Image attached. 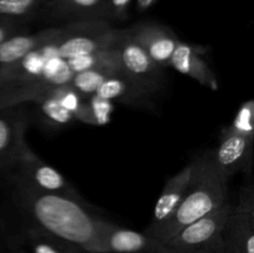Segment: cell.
Instances as JSON below:
<instances>
[{
	"label": "cell",
	"instance_id": "7c38bea8",
	"mask_svg": "<svg viewBox=\"0 0 254 253\" xmlns=\"http://www.w3.org/2000/svg\"><path fill=\"white\" fill-rule=\"evenodd\" d=\"M17 107L0 109V171L11 170L20 140L26 136L27 117Z\"/></svg>",
	"mask_w": 254,
	"mask_h": 253
},
{
	"label": "cell",
	"instance_id": "ac0fdd59",
	"mask_svg": "<svg viewBox=\"0 0 254 253\" xmlns=\"http://www.w3.org/2000/svg\"><path fill=\"white\" fill-rule=\"evenodd\" d=\"M112 76V73L101 71V69H87V71L76 73L69 81V86L78 92L82 97L88 99L96 93L102 83Z\"/></svg>",
	"mask_w": 254,
	"mask_h": 253
},
{
	"label": "cell",
	"instance_id": "d6986e66",
	"mask_svg": "<svg viewBox=\"0 0 254 253\" xmlns=\"http://www.w3.org/2000/svg\"><path fill=\"white\" fill-rule=\"evenodd\" d=\"M254 102L253 99L241 104L240 109L236 113L230 128L237 133L254 139Z\"/></svg>",
	"mask_w": 254,
	"mask_h": 253
},
{
	"label": "cell",
	"instance_id": "e0dca14e",
	"mask_svg": "<svg viewBox=\"0 0 254 253\" xmlns=\"http://www.w3.org/2000/svg\"><path fill=\"white\" fill-rule=\"evenodd\" d=\"M26 241L31 253H83L78 248L57 240L36 227L27 228Z\"/></svg>",
	"mask_w": 254,
	"mask_h": 253
},
{
	"label": "cell",
	"instance_id": "5b68a950",
	"mask_svg": "<svg viewBox=\"0 0 254 253\" xmlns=\"http://www.w3.org/2000/svg\"><path fill=\"white\" fill-rule=\"evenodd\" d=\"M11 175L17 176L34 188L46 192L57 193L87 203L76 188L55 168L44 163L26 143V136L20 140L12 165Z\"/></svg>",
	"mask_w": 254,
	"mask_h": 253
},
{
	"label": "cell",
	"instance_id": "603a6c76",
	"mask_svg": "<svg viewBox=\"0 0 254 253\" xmlns=\"http://www.w3.org/2000/svg\"><path fill=\"white\" fill-rule=\"evenodd\" d=\"M25 26H26V24H20V22L0 20V44L4 42L5 40L9 39V37L19 34V32L27 31V29Z\"/></svg>",
	"mask_w": 254,
	"mask_h": 253
},
{
	"label": "cell",
	"instance_id": "52a82bcc",
	"mask_svg": "<svg viewBox=\"0 0 254 253\" xmlns=\"http://www.w3.org/2000/svg\"><path fill=\"white\" fill-rule=\"evenodd\" d=\"M254 139L237 133L230 126H223L220 133V144L212 150V159L218 173L228 179L243 171L252 174Z\"/></svg>",
	"mask_w": 254,
	"mask_h": 253
},
{
	"label": "cell",
	"instance_id": "3957f363",
	"mask_svg": "<svg viewBox=\"0 0 254 253\" xmlns=\"http://www.w3.org/2000/svg\"><path fill=\"white\" fill-rule=\"evenodd\" d=\"M232 207V203L226 201L179 231L164 245L175 253H223V231Z\"/></svg>",
	"mask_w": 254,
	"mask_h": 253
},
{
	"label": "cell",
	"instance_id": "ba28073f",
	"mask_svg": "<svg viewBox=\"0 0 254 253\" xmlns=\"http://www.w3.org/2000/svg\"><path fill=\"white\" fill-rule=\"evenodd\" d=\"M99 243L101 253H174L146 233L123 228L104 218Z\"/></svg>",
	"mask_w": 254,
	"mask_h": 253
},
{
	"label": "cell",
	"instance_id": "8992f818",
	"mask_svg": "<svg viewBox=\"0 0 254 253\" xmlns=\"http://www.w3.org/2000/svg\"><path fill=\"white\" fill-rule=\"evenodd\" d=\"M223 253H254L253 184L241 188L223 231Z\"/></svg>",
	"mask_w": 254,
	"mask_h": 253
},
{
	"label": "cell",
	"instance_id": "7a4b0ae2",
	"mask_svg": "<svg viewBox=\"0 0 254 253\" xmlns=\"http://www.w3.org/2000/svg\"><path fill=\"white\" fill-rule=\"evenodd\" d=\"M192 164V175L188 191L175 213L166 222L155 227H146L144 231V233L161 243L228 201V180L216 169L212 150L203 151L195 156Z\"/></svg>",
	"mask_w": 254,
	"mask_h": 253
},
{
	"label": "cell",
	"instance_id": "4fadbf2b",
	"mask_svg": "<svg viewBox=\"0 0 254 253\" xmlns=\"http://www.w3.org/2000/svg\"><path fill=\"white\" fill-rule=\"evenodd\" d=\"M193 164L189 163L183 170L179 171L175 175L170 176L164 185L163 191L159 196L153 211V218L148 227H155L166 222L171 216L175 213L180 203L188 191L190 184L191 175H192Z\"/></svg>",
	"mask_w": 254,
	"mask_h": 253
},
{
	"label": "cell",
	"instance_id": "9a60e30c",
	"mask_svg": "<svg viewBox=\"0 0 254 253\" xmlns=\"http://www.w3.org/2000/svg\"><path fill=\"white\" fill-rule=\"evenodd\" d=\"M96 96L101 98L117 101L121 103L128 104L131 107H151L150 97L148 92L139 88L136 84L129 81L123 74H112L96 91Z\"/></svg>",
	"mask_w": 254,
	"mask_h": 253
},
{
	"label": "cell",
	"instance_id": "2e32d148",
	"mask_svg": "<svg viewBox=\"0 0 254 253\" xmlns=\"http://www.w3.org/2000/svg\"><path fill=\"white\" fill-rule=\"evenodd\" d=\"M46 0H0V20L27 24L41 19Z\"/></svg>",
	"mask_w": 254,
	"mask_h": 253
},
{
	"label": "cell",
	"instance_id": "9c48e42d",
	"mask_svg": "<svg viewBox=\"0 0 254 253\" xmlns=\"http://www.w3.org/2000/svg\"><path fill=\"white\" fill-rule=\"evenodd\" d=\"M129 29L149 57L163 69L169 68L171 55L180 41L175 32L153 21H141Z\"/></svg>",
	"mask_w": 254,
	"mask_h": 253
},
{
	"label": "cell",
	"instance_id": "ffe728a7",
	"mask_svg": "<svg viewBox=\"0 0 254 253\" xmlns=\"http://www.w3.org/2000/svg\"><path fill=\"white\" fill-rule=\"evenodd\" d=\"M37 104L45 118L51 122L54 126H67L74 119L73 116L68 111H66L55 97L45 99Z\"/></svg>",
	"mask_w": 254,
	"mask_h": 253
},
{
	"label": "cell",
	"instance_id": "d4e9b609",
	"mask_svg": "<svg viewBox=\"0 0 254 253\" xmlns=\"http://www.w3.org/2000/svg\"><path fill=\"white\" fill-rule=\"evenodd\" d=\"M174 253H175V252H174Z\"/></svg>",
	"mask_w": 254,
	"mask_h": 253
},
{
	"label": "cell",
	"instance_id": "6da1fadb",
	"mask_svg": "<svg viewBox=\"0 0 254 253\" xmlns=\"http://www.w3.org/2000/svg\"><path fill=\"white\" fill-rule=\"evenodd\" d=\"M14 198L36 227L83 253H101L103 218L92 215L88 205L67 196L46 192L10 174Z\"/></svg>",
	"mask_w": 254,
	"mask_h": 253
},
{
	"label": "cell",
	"instance_id": "8fae6325",
	"mask_svg": "<svg viewBox=\"0 0 254 253\" xmlns=\"http://www.w3.org/2000/svg\"><path fill=\"white\" fill-rule=\"evenodd\" d=\"M41 19L60 21L109 22L107 0H46Z\"/></svg>",
	"mask_w": 254,
	"mask_h": 253
},
{
	"label": "cell",
	"instance_id": "cb8c5ba5",
	"mask_svg": "<svg viewBox=\"0 0 254 253\" xmlns=\"http://www.w3.org/2000/svg\"><path fill=\"white\" fill-rule=\"evenodd\" d=\"M158 2V0H136L135 1V7L138 12H145L148 11L150 7H153L154 5Z\"/></svg>",
	"mask_w": 254,
	"mask_h": 253
},
{
	"label": "cell",
	"instance_id": "30bf717a",
	"mask_svg": "<svg viewBox=\"0 0 254 253\" xmlns=\"http://www.w3.org/2000/svg\"><path fill=\"white\" fill-rule=\"evenodd\" d=\"M206 51H207L206 47L189 44L180 40L171 55L169 67L185 76L191 77L206 88L217 91L218 79L208 62L206 61Z\"/></svg>",
	"mask_w": 254,
	"mask_h": 253
},
{
	"label": "cell",
	"instance_id": "5bb4252c",
	"mask_svg": "<svg viewBox=\"0 0 254 253\" xmlns=\"http://www.w3.org/2000/svg\"><path fill=\"white\" fill-rule=\"evenodd\" d=\"M64 26L49 27L34 34L24 31L5 40L0 44V72L19 62L36 47L59 36Z\"/></svg>",
	"mask_w": 254,
	"mask_h": 253
},
{
	"label": "cell",
	"instance_id": "7402d4cb",
	"mask_svg": "<svg viewBox=\"0 0 254 253\" xmlns=\"http://www.w3.org/2000/svg\"><path fill=\"white\" fill-rule=\"evenodd\" d=\"M108 2L109 21H124L129 17L131 0H107Z\"/></svg>",
	"mask_w": 254,
	"mask_h": 253
},
{
	"label": "cell",
	"instance_id": "277c9868",
	"mask_svg": "<svg viewBox=\"0 0 254 253\" xmlns=\"http://www.w3.org/2000/svg\"><path fill=\"white\" fill-rule=\"evenodd\" d=\"M114 47L118 52L122 74L124 77L149 94H154L163 88L165 69L159 67L149 57L145 50L133 37L129 27L118 29Z\"/></svg>",
	"mask_w": 254,
	"mask_h": 253
},
{
	"label": "cell",
	"instance_id": "44dd1931",
	"mask_svg": "<svg viewBox=\"0 0 254 253\" xmlns=\"http://www.w3.org/2000/svg\"><path fill=\"white\" fill-rule=\"evenodd\" d=\"M88 103L91 107L96 126H104L111 121L112 112L114 111L113 102L93 94L88 98Z\"/></svg>",
	"mask_w": 254,
	"mask_h": 253
}]
</instances>
